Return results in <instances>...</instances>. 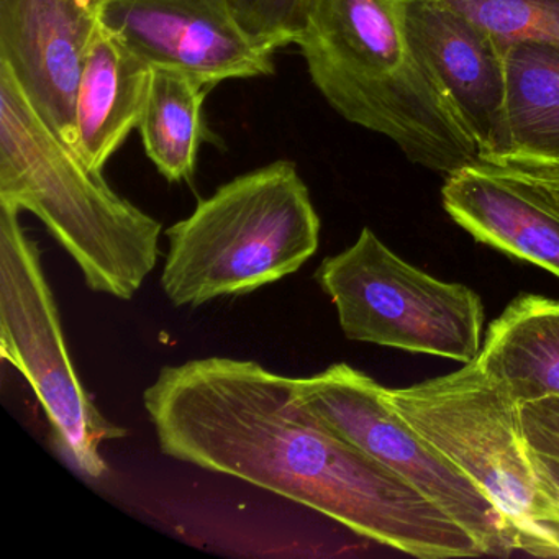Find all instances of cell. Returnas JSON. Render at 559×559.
<instances>
[{"label":"cell","instance_id":"obj_1","mask_svg":"<svg viewBox=\"0 0 559 559\" xmlns=\"http://www.w3.org/2000/svg\"><path fill=\"white\" fill-rule=\"evenodd\" d=\"M143 404L173 460L270 490L415 558L484 555L440 507L317 420L293 378L260 362L212 356L165 366Z\"/></svg>","mask_w":559,"mask_h":559},{"label":"cell","instance_id":"obj_2","mask_svg":"<svg viewBox=\"0 0 559 559\" xmlns=\"http://www.w3.org/2000/svg\"><path fill=\"white\" fill-rule=\"evenodd\" d=\"M404 12L405 0H309L296 45L313 86L346 122L448 178L479 152L415 57Z\"/></svg>","mask_w":559,"mask_h":559},{"label":"cell","instance_id":"obj_3","mask_svg":"<svg viewBox=\"0 0 559 559\" xmlns=\"http://www.w3.org/2000/svg\"><path fill=\"white\" fill-rule=\"evenodd\" d=\"M0 204L40 218L94 293L130 300L158 263L162 222L57 135L2 64Z\"/></svg>","mask_w":559,"mask_h":559},{"label":"cell","instance_id":"obj_4","mask_svg":"<svg viewBox=\"0 0 559 559\" xmlns=\"http://www.w3.org/2000/svg\"><path fill=\"white\" fill-rule=\"evenodd\" d=\"M166 237L163 290L198 307L297 273L319 250L320 217L297 166L280 159L225 182Z\"/></svg>","mask_w":559,"mask_h":559},{"label":"cell","instance_id":"obj_5","mask_svg":"<svg viewBox=\"0 0 559 559\" xmlns=\"http://www.w3.org/2000/svg\"><path fill=\"white\" fill-rule=\"evenodd\" d=\"M384 394L418 435L492 499L512 530L516 551L559 558V507L530 461L522 405L477 359L408 388H384Z\"/></svg>","mask_w":559,"mask_h":559},{"label":"cell","instance_id":"obj_6","mask_svg":"<svg viewBox=\"0 0 559 559\" xmlns=\"http://www.w3.org/2000/svg\"><path fill=\"white\" fill-rule=\"evenodd\" d=\"M316 280L353 342L463 365L479 356L486 319L480 297L464 284L444 283L412 266L371 228H362L342 253L325 258Z\"/></svg>","mask_w":559,"mask_h":559},{"label":"cell","instance_id":"obj_7","mask_svg":"<svg viewBox=\"0 0 559 559\" xmlns=\"http://www.w3.org/2000/svg\"><path fill=\"white\" fill-rule=\"evenodd\" d=\"M19 215L17 209L0 204V355L27 379L61 456L84 476L100 479L109 471L100 447L122 440L129 430L104 417L84 389L68 352L40 248Z\"/></svg>","mask_w":559,"mask_h":559},{"label":"cell","instance_id":"obj_8","mask_svg":"<svg viewBox=\"0 0 559 559\" xmlns=\"http://www.w3.org/2000/svg\"><path fill=\"white\" fill-rule=\"evenodd\" d=\"M293 391L333 433L394 471L460 523L484 555L516 551L512 530L492 499L394 411L384 385L336 362L310 378H293Z\"/></svg>","mask_w":559,"mask_h":559},{"label":"cell","instance_id":"obj_9","mask_svg":"<svg viewBox=\"0 0 559 559\" xmlns=\"http://www.w3.org/2000/svg\"><path fill=\"white\" fill-rule=\"evenodd\" d=\"M97 17L152 70L209 90L274 73L276 51L248 34L231 0H103Z\"/></svg>","mask_w":559,"mask_h":559},{"label":"cell","instance_id":"obj_10","mask_svg":"<svg viewBox=\"0 0 559 559\" xmlns=\"http://www.w3.org/2000/svg\"><path fill=\"white\" fill-rule=\"evenodd\" d=\"M415 57L467 133L479 162L509 155L506 50L473 19L443 0H405Z\"/></svg>","mask_w":559,"mask_h":559},{"label":"cell","instance_id":"obj_11","mask_svg":"<svg viewBox=\"0 0 559 559\" xmlns=\"http://www.w3.org/2000/svg\"><path fill=\"white\" fill-rule=\"evenodd\" d=\"M97 25L84 0H0V64L74 150L78 84Z\"/></svg>","mask_w":559,"mask_h":559},{"label":"cell","instance_id":"obj_12","mask_svg":"<svg viewBox=\"0 0 559 559\" xmlns=\"http://www.w3.org/2000/svg\"><path fill=\"white\" fill-rule=\"evenodd\" d=\"M441 199L474 240L559 277V211L520 176L477 162L448 176Z\"/></svg>","mask_w":559,"mask_h":559},{"label":"cell","instance_id":"obj_13","mask_svg":"<svg viewBox=\"0 0 559 559\" xmlns=\"http://www.w3.org/2000/svg\"><path fill=\"white\" fill-rule=\"evenodd\" d=\"M152 73L99 22L84 57L74 109L78 153L91 168L103 173L132 130L139 129Z\"/></svg>","mask_w":559,"mask_h":559},{"label":"cell","instance_id":"obj_14","mask_svg":"<svg viewBox=\"0 0 559 559\" xmlns=\"http://www.w3.org/2000/svg\"><path fill=\"white\" fill-rule=\"evenodd\" d=\"M477 362L520 405L559 399V300H512L487 330Z\"/></svg>","mask_w":559,"mask_h":559},{"label":"cell","instance_id":"obj_15","mask_svg":"<svg viewBox=\"0 0 559 559\" xmlns=\"http://www.w3.org/2000/svg\"><path fill=\"white\" fill-rule=\"evenodd\" d=\"M506 74L509 155L496 166L559 171V50L507 45Z\"/></svg>","mask_w":559,"mask_h":559},{"label":"cell","instance_id":"obj_16","mask_svg":"<svg viewBox=\"0 0 559 559\" xmlns=\"http://www.w3.org/2000/svg\"><path fill=\"white\" fill-rule=\"evenodd\" d=\"M209 87L186 74L153 70L139 132L150 162L168 182L191 181L204 140Z\"/></svg>","mask_w":559,"mask_h":559},{"label":"cell","instance_id":"obj_17","mask_svg":"<svg viewBox=\"0 0 559 559\" xmlns=\"http://www.w3.org/2000/svg\"><path fill=\"white\" fill-rule=\"evenodd\" d=\"M483 25L506 50L533 41L559 50V0H443Z\"/></svg>","mask_w":559,"mask_h":559},{"label":"cell","instance_id":"obj_18","mask_svg":"<svg viewBox=\"0 0 559 559\" xmlns=\"http://www.w3.org/2000/svg\"><path fill=\"white\" fill-rule=\"evenodd\" d=\"M248 34L274 51L296 45L309 0H231Z\"/></svg>","mask_w":559,"mask_h":559},{"label":"cell","instance_id":"obj_19","mask_svg":"<svg viewBox=\"0 0 559 559\" xmlns=\"http://www.w3.org/2000/svg\"><path fill=\"white\" fill-rule=\"evenodd\" d=\"M522 424L533 469L549 499L559 507V435L528 421Z\"/></svg>","mask_w":559,"mask_h":559},{"label":"cell","instance_id":"obj_20","mask_svg":"<svg viewBox=\"0 0 559 559\" xmlns=\"http://www.w3.org/2000/svg\"><path fill=\"white\" fill-rule=\"evenodd\" d=\"M503 168V166H500ZM535 188L549 204L559 211V171L551 169L506 168Z\"/></svg>","mask_w":559,"mask_h":559},{"label":"cell","instance_id":"obj_21","mask_svg":"<svg viewBox=\"0 0 559 559\" xmlns=\"http://www.w3.org/2000/svg\"><path fill=\"white\" fill-rule=\"evenodd\" d=\"M522 420L559 435V399L522 405Z\"/></svg>","mask_w":559,"mask_h":559},{"label":"cell","instance_id":"obj_22","mask_svg":"<svg viewBox=\"0 0 559 559\" xmlns=\"http://www.w3.org/2000/svg\"><path fill=\"white\" fill-rule=\"evenodd\" d=\"M84 2H86L87 5H90V8H93L94 11H99V5H100V2H103V0H84Z\"/></svg>","mask_w":559,"mask_h":559}]
</instances>
